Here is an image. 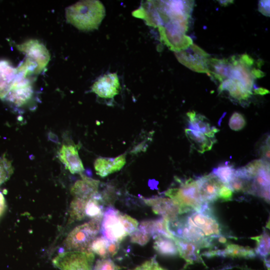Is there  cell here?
Wrapping results in <instances>:
<instances>
[{"mask_svg":"<svg viewBox=\"0 0 270 270\" xmlns=\"http://www.w3.org/2000/svg\"><path fill=\"white\" fill-rule=\"evenodd\" d=\"M81 179L78 180L70 188L74 198L88 200L98 194L100 181L80 174Z\"/></svg>","mask_w":270,"mask_h":270,"instance_id":"cell-15","label":"cell"},{"mask_svg":"<svg viewBox=\"0 0 270 270\" xmlns=\"http://www.w3.org/2000/svg\"><path fill=\"white\" fill-rule=\"evenodd\" d=\"M222 6H226L230 4H232L233 0H218Z\"/></svg>","mask_w":270,"mask_h":270,"instance_id":"cell-43","label":"cell"},{"mask_svg":"<svg viewBox=\"0 0 270 270\" xmlns=\"http://www.w3.org/2000/svg\"><path fill=\"white\" fill-rule=\"evenodd\" d=\"M153 247L159 254L164 256H174L178 254L177 246L173 239L158 236L154 238Z\"/></svg>","mask_w":270,"mask_h":270,"instance_id":"cell-23","label":"cell"},{"mask_svg":"<svg viewBox=\"0 0 270 270\" xmlns=\"http://www.w3.org/2000/svg\"><path fill=\"white\" fill-rule=\"evenodd\" d=\"M227 186L232 192L252 194V180H248L234 176Z\"/></svg>","mask_w":270,"mask_h":270,"instance_id":"cell-25","label":"cell"},{"mask_svg":"<svg viewBox=\"0 0 270 270\" xmlns=\"http://www.w3.org/2000/svg\"><path fill=\"white\" fill-rule=\"evenodd\" d=\"M246 124L244 116L240 113L234 112L231 116L228 122L230 128L233 130L238 131L242 130Z\"/></svg>","mask_w":270,"mask_h":270,"instance_id":"cell-31","label":"cell"},{"mask_svg":"<svg viewBox=\"0 0 270 270\" xmlns=\"http://www.w3.org/2000/svg\"><path fill=\"white\" fill-rule=\"evenodd\" d=\"M6 207V204L5 198L2 193L0 192V216L4 212Z\"/></svg>","mask_w":270,"mask_h":270,"instance_id":"cell-39","label":"cell"},{"mask_svg":"<svg viewBox=\"0 0 270 270\" xmlns=\"http://www.w3.org/2000/svg\"><path fill=\"white\" fill-rule=\"evenodd\" d=\"M100 196L98 194L88 200L86 206V216L92 218H102V207L100 204Z\"/></svg>","mask_w":270,"mask_h":270,"instance_id":"cell-26","label":"cell"},{"mask_svg":"<svg viewBox=\"0 0 270 270\" xmlns=\"http://www.w3.org/2000/svg\"><path fill=\"white\" fill-rule=\"evenodd\" d=\"M130 242L143 246L146 244L150 240L151 236L139 229H137L130 234Z\"/></svg>","mask_w":270,"mask_h":270,"instance_id":"cell-32","label":"cell"},{"mask_svg":"<svg viewBox=\"0 0 270 270\" xmlns=\"http://www.w3.org/2000/svg\"><path fill=\"white\" fill-rule=\"evenodd\" d=\"M144 202L152 208L153 212L168 220L173 219L180 214L179 208L170 198L154 197L143 198Z\"/></svg>","mask_w":270,"mask_h":270,"instance_id":"cell-10","label":"cell"},{"mask_svg":"<svg viewBox=\"0 0 270 270\" xmlns=\"http://www.w3.org/2000/svg\"><path fill=\"white\" fill-rule=\"evenodd\" d=\"M130 270H167L162 267L156 260V256L145 261L141 264Z\"/></svg>","mask_w":270,"mask_h":270,"instance_id":"cell-34","label":"cell"},{"mask_svg":"<svg viewBox=\"0 0 270 270\" xmlns=\"http://www.w3.org/2000/svg\"><path fill=\"white\" fill-rule=\"evenodd\" d=\"M48 138L52 142H58V138L56 135L50 132L48 134Z\"/></svg>","mask_w":270,"mask_h":270,"instance_id":"cell-42","label":"cell"},{"mask_svg":"<svg viewBox=\"0 0 270 270\" xmlns=\"http://www.w3.org/2000/svg\"><path fill=\"white\" fill-rule=\"evenodd\" d=\"M110 241L104 236L96 238L91 244L90 250L102 258L110 256L108 246Z\"/></svg>","mask_w":270,"mask_h":270,"instance_id":"cell-27","label":"cell"},{"mask_svg":"<svg viewBox=\"0 0 270 270\" xmlns=\"http://www.w3.org/2000/svg\"><path fill=\"white\" fill-rule=\"evenodd\" d=\"M88 200L74 198L70 204V221L81 220L86 217V206Z\"/></svg>","mask_w":270,"mask_h":270,"instance_id":"cell-24","label":"cell"},{"mask_svg":"<svg viewBox=\"0 0 270 270\" xmlns=\"http://www.w3.org/2000/svg\"><path fill=\"white\" fill-rule=\"evenodd\" d=\"M202 200L210 204L218 199L220 188L224 184L213 174L196 178Z\"/></svg>","mask_w":270,"mask_h":270,"instance_id":"cell-9","label":"cell"},{"mask_svg":"<svg viewBox=\"0 0 270 270\" xmlns=\"http://www.w3.org/2000/svg\"><path fill=\"white\" fill-rule=\"evenodd\" d=\"M176 56L180 62L192 70L210 76L208 67L209 55L198 46L192 44L188 50Z\"/></svg>","mask_w":270,"mask_h":270,"instance_id":"cell-7","label":"cell"},{"mask_svg":"<svg viewBox=\"0 0 270 270\" xmlns=\"http://www.w3.org/2000/svg\"><path fill=\"white\" fill-rule=\"evenodd\" d=\"M229 60L230 67L228 78L238 80L248 90L252 92L254 78L250 70V67L242 63L234 56Z\"/></svg>","mask_w":270,"mask_h":270,"instance_id":"cell-12","label":"cell"},{"mask_svg":"<svg viewBox=\"0 0 270 270\" xmlns=\"http://www.w3.org/2000/svg\"><path fill=\"white\" fill-rule=\"evenodd\" d=\"M261 154L264 161L269 162L270 161V138H267L265 144L261 148Z\"/></svg>","mask_w":270,"mask_h":270,"instance_id":"cell-36","label":"cell"},{"mask_svg":"<svg viewBox=\"0 0 270 270\" xmlns=\"http://www.w3.org/2000/svg\"><path fill=\"white\" fill-rule=\"evenodd\" d=\"M238 58L242 63L249 67H251L254 62L253 58L246 54L241 55Z\"/></svg>","mask_w":270,"mask_h":270,"instance_id":"cell-38","label":"cell"},{"mask_svg":"<svg viewBox=\"0 0 270 270\" xmlns=\"http://www.w3.org/2000/svg\"><path fill=\"white\" fill-rule=\"evenodd\" d=\"M32 93L28 82L16 79L10 84L4 98L20 106L30 98Z\"/></svg>","mask_w":270,"mask_h":270,"instance_id":"cell-13","label":"cell"},{"mask_svg":"<svg viewBox=\"0 0 270 270\" xmlns=\"http://www.w3.org/2000/svg\"><path fill=\"white\" fill-rule=\"evenodd\" d=\"M252 238L256 242V252L261 256L266 258L270 254V236L264 230L260 236Z\"/></svg>","mask_w":270,"mask_h":270,"instance_id":"cell-28","label":"cell"},{"mask_svg":"<svg viewBox=\"0 0 270 270\" xmlns=\"http://www.w3.org/2000/svg\"><path fill=\"white\" fill-rule=\"evenodd\" d=\"M105 14L104 5L96 0L78 2L66 11L67 22L82 31L97 29Z\"/></svg>","mask_w":270,"mask_h":270,"instance_id":"cell-1","label":"cell"},{"mask_svg":"<svg viewBox=\"0 0 270 270\" xmlns=\"http://www.w3.org/2000/svg\"><path fill=\"white\" fill-rule=\"evenodd\" d=\"M251 72L254 78H260L263 77L264 74L262 70L256 68H253L251 70Z\"/></svg>","mask_w":270,"mask_h":270,"instance_id":"cell-40","label":"cell"},{"mask_svg":"<svg viewBox=\"0 0 270 270\" xmlns=\"http://www.w3.org/2000/svg\"><path fill=\"white\" fill-rule=\"evenodd\" d=\"M183 217L188 224L196 228L212 242L218 237L224 236L222 234V228L210 207L202 212H190Z\"/></svg>","mask_w":270,"mask_h":270,"instance_id":"cell-4","label":"cell"},{"mask_svg":"<svg viewBox=\"0 0 270 270\" xmlns=\"http://www.w3.org/2000/svg\"><path fill=\"white\" fill-rule=\"evenodd\" d=\"M122 213L113 208H108L103 214L101 232L108 240L120 242L128 236L122 222Z\"/></svg>","mask_w":270,"mask_h":270,"instance_id":"cell-6","label":"cell"},{"mask_svg":"<svg viewBox=\"0 0 270 270\" xmlns=\"http://www.w3.org/2000/svg\"><path fill=\"white\" fill-rule=\"evenodd\" d=\"M120 267L110 259L102 258L98 260L93 270H119Z\"/></svg>","mask_w":270,"mask_h":270,"instance_id":"cell-33","label":"cell"},{"mask_svg":"<svg viewBox=\"0 0 270 270\" xmlns=\"http://www.w3.org/2000/svg\"><path fill=\"white\" fill-rule=\"evenodd\" d=\"M185 133L192 147L201 154L210 150L216 142L215 138H210L199 131L188 128Z\"/></svg>","mask_w":270,"mask_h":270,"instance_id":"cell-20","label":"cell"},{"mask_svg":"<svg viewBox=\"0 0 270 270\" xmlns=\"http://www.w3.org/2000/svg\"><path fill=\"white\" fill-rule=\"evenodd\" d=\"M58 158L72 174H80L84 170L76 146L63 144L58 152Z\"/></svg>","mask_w":270,"mask_h":270,"instance_id":"cell-11","label":"cell"},{"mask_svg":"<svg viewBox=\"0 0 270 270\" xmlns=\"http://www.w3.org/2000/svg\"><path fill=\"white\" fill-rule=\"evenodd\" d=\"M94 258L92 252H63L54 258L52 263L60 270H92Z\"/></svg>","mask_w":270,"mask_h":270,"instance_id":"cell-5","label":"cell"},{"mask_svg":"<svg viewBox=\"0 0 270 270\" xmlns=\"http://www.w3.org/2000/svg\"><path fill=\"white\" fill-rule=\"evenodd\" d=\"M126 162L124 154L114 158H99L95 160L94 168L97 174L101 177H105L120 170Z\"/></svg>","mask_w":270,"mask_h":270,"instance_id":"cell-16","label":"cell"},{"mask_svg":"<svg viewBox=\"0 0 270 270\" xmlns=\"http://www.w3.org/2000/svg\"><path fill=\"white\" fill-rule=\"evenodd\" d=\"M18 48L20 50L25 52L29 58H32L36 62L38 70L40 71L44 68L50 60V55L47 50L37 40H30Z\"/></svg>","mask_w":270,"mask_h":270,"instance_id":"cell-14","label":"cell"},{"mask_svg":"<svg viewBox=\"0 0 270 270\" xmlns=\"http://www.w3.org/2000/svg\"><path fill=\"white\" fill-rule=\"evenodd\" d=\"M232 196V191L226 185L223 184L220 188L218 198L223 200H230Z\"/></svg>","mask_w":270,"mask_h":270,"instance_id":"cell-35","label":"cell"},{"mask_svg":"<svg viewBox=\"0 0 270 270\" xmlns=\"http://www.w3.org/2000/svg\"><path fill=\"white\" fill-rule=\"evenodd\" d=\"M258 10L264 16H270V0L259 1Z\"/></svg>","mask_w":270,"mask_h":270,"instance_id":"cell-37","label":"cell"},{"mask_svg":"<svg viewBox=\"0 0 270 270\" xmlns=\"http://www.w3.org/2000/svg\"><path fill=\"white\" fill-rule=\"evenodd\" d=\"M120 83L116 73L104 74L96 80L92 86V90L98 96L112 98L120 92Z\"/></svg>","mask_w":270,"mask_h":270,"instance_id":"cell-8","label":"cell"},{"mask_svg":"<svg viewBox=\"0 0 270 270\" xmlns=\"http://www.w3.org/2000/svg\"><path fill=\"white\" fill-rule=\"evenodd\" d=\"M254 92L256 94L260 95H264L270 93L268 90L263 88H259L255 89Z\"/></svg>","mask_w":270,"mask_h":270,"instance_id":"cell-41","label":"cell"},{"mask_svg":"<svg viewBox=\"0 0 270 270\" xmlns=\"http://www.w3.org/2000/svg\"><path fill=\"white\" fill-rule=\"evenodd\" d=\"M222 256L233 258H252L256 254L253 249L234 244H228L222 250H215L206 252V256Z\"/></svg>","mask_w":270,"mask_h":270,"instance_id":"cell-21","label":"cell"},{"mask_svg":"<svg viewBox=\"0 0 270 270\" xmlns=\"http://www.w3.org/2000/svg\"><path fill=\"white\" fill-rule=\"evenodd\" d=\"M13 172L11 162L4 157H0V186L10 178Z\"/></svg>","mask_w":270,"mask_h":270,"instance_id":"cell-30","label":"cell"},{"mask_svg":"<svg viewBox=\"0 0 270 270\" xmlns=\"http://www.w3.org/2000/svg\"><path fill=\"white\" fill-rule=\"evenodd\" d=\"M167 221V219L163 217L156 220H145L142 222L138 228L153 238L162 236L174 240V236L168 228Z\"/></svg>","mask_w":270,"mask_h":270,"instance_id":"cell-18","label":"cell"},{"mask_svg":"<svg viewBox=\"0 0 270 270\" xmlns=\"http://www.w3.org/2000/svg\"><path fill=\"white\" fill-rule=\"evenodd\" d=\"M189 119V129L199 131L210 138H215L214 134L220 130L212 126L204 116L192 111L187 113Z\"/></svg>","mask_w":270,"mask_h":270,"instance_id":"cell-19","label":"cell"},{"mask_svg":"<svg viewBox=\"0 0 270 270\" xmlns=\"http://www.w3.org/2000/svg\"><path fill=\"white\" fill-rule=\"evenodd\" d=\"M180 256L188 263H192L200 259V248L196 244L184 240L174 237Z\"/></svg>","mask_w":270,"mask_h":270,"instance_id":"cell-22","label":"cell"},{"mask_svg":"<svg viewBox=\"0 0 270 270\" xmlns=\"http://www.w3.org/2000/svg\"><path fill=\"white\" fill-rule=\"evenodd\" d=\"M218 91L228 90L232 98L240 102L246 100L252 94L240 81L232 78H226L220 84Z\"/></svg>","mask_w":270,"mask_h":270,"instance_id":"cell-17","label":"cell"},{"mask_svg":"<svg viewBox=\"0 0 270 270\" xmlns=\"http://www.w3.org/2000/svg\"><path fill=\"white\" fill-rule=\"evenodd\" d=\"M164 194L178 206L180 214L192 212H202L210 204L204 202L200 196L196 179L189 178L181 182L180 188H170Z\"/></svg>","mask_w":270,"mask_h":270,"instance_id":"cell-2","label":"cell"},{"mask_svg":"<svg viewBox=\"0 0 270 270\" xmlns=\"http://www.w3.org/2000/svg\"><path fill=\"white\" fill-rule=\"evenodd\" d=\"M235 170L228 164L221 165L212 170V174L216 176L220 181L227 185L234 176Z\"/></svg>","mask_w":270,"mask_h":270,"instance_id":"cell-29","label":"cell"},{"mask_svg":"<svg viewBox=\"0 0 270 270\" xmlns=\"http://www.w3.org/2000/svg\"><path fill=\"white\" fill-rule=\"evenodd\" d=\"M102 218H92L89 222L76 227L66 239V248L70 251L92 252L90 246L100 230Z\"/></svg>","mask_w":270,"mask_h":270,"instance_id":"cell-3","label":"cell"}]
</instances>
